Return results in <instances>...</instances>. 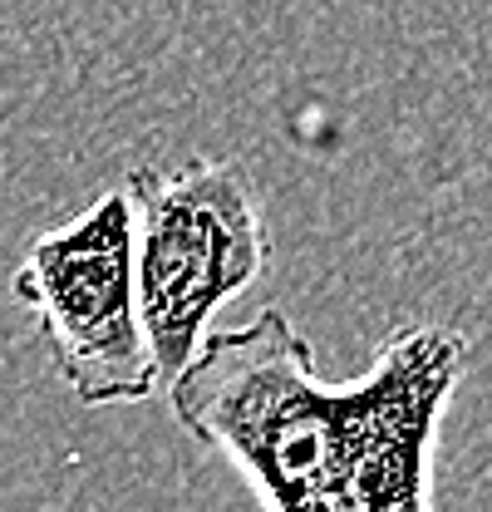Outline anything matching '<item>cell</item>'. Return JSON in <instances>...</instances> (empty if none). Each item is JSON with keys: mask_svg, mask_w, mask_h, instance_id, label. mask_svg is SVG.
Returning a JSON list of instances; mask_svg holds the SVG:
<instances>
[{"mask_svg": "<svg viewBox=\"0 0 492 512\" xmlns=\"http://www.w3.org/2000/svg\"><path fill=\"white\" fill-rule=\"evenodd\" d=\"M133 256L143 330L158 375L173 384L197 360L212 316L261 276L271 242L242 168L197 158L183 168H133Z\"/></svg>", "mask_w": 492, "mask_h": 512, "instance_id": "7a4b0ae2", "label": "cell"}, {"mask_svg": "<svg viewBox=\"0 0 492 512\" xmlns=\"http://www.w3.org/2000/svg\"><path fill=\"white\" fill-rule=\"evenodd\" d=\"M468 370L453 325H394L365 380L325 384L286 311L207 330L173 419L242 468L266 512H433V444Z\"/></svg>", "mask_w": 492, "mask_h": 512, "instance_id": "6da1fadb", "label": "cell"}, {"mask_svg": "<svg viewBox=\"0 0 492 512\" xmlns=\"http://www.w3.org/2000/svg\"><path fill=\"white\" fill-rule=\"evenodd\" d=\"M35 316L55 370L79 404H138L158 389V360L143 330L133 202L104 192L84 217L40 232L10 281Z\"/></svg>", "mask_w": 492, "mask_h": 512, "instance_id": "3957f363", "label": "cell"}]
</instances>
